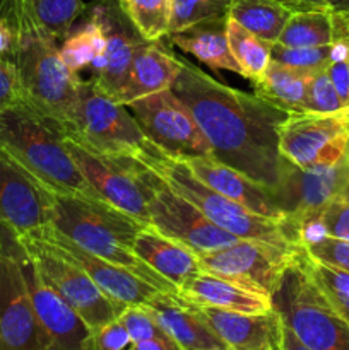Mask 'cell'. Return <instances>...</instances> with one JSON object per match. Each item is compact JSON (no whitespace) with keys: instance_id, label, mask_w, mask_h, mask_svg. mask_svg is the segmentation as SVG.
Returning a JSON list of instances; mask_svg holds the SVG:
<instances>
[{"instance_id":"cell-1","label":"cell","mask_w":349,"mask_h":350,"mask_svg":"<svg viewBox=\"0 0 349 350\" xmlns=\"http://www.w3.org/2000/svg\"><path fill=\"white\" fill-rule=\"evenodd\" d=\"M171 91L192 113L216 159L269 190L279 185L284 166L279 129L286 111L221 84L181 57Z\"/></svg>"},{"instance_id":"cell-2","label":"cell","mask_w":349,"mask_h":350,"mask_svg":"<svg viewBox=\"0 0 349 350\" xmlns=\"http://www.w3.org/2000/svg\"><path fill=\"white\" fill-rule=\"evenodd\" d=\"M51 197V228L92 255L130 270L163 293H180L177 286L161 277L133 253L137 232L149 224L137 221L101 198L60 195L53 191Z\"/></svg>"},{"instance_id":"cell-3","label":"cell","mask_w":349,"mask_h":350,"mask_svg":"<svg viewBox=\"0 0 349 350\" xmlns=\"http://www.w3.org/2000/svg\"><path fill=\"white\" fill-rule=\"evenodd\" d=\"M0 152L53 193L101 198L72 159L64 133L24 103L0 111Z\"/></svg>"},{"instance_id":"cell-4","label":"cell","mask_w":349,"mask_h":350,"mask_svg":"<svg viewBox=\"0 0 349 350\" xmlns=\"http://www.w3.org/2000/svg\"><path fill=\"white\" fill-rule=\"evenodd\" d=\"M58 41L38 24L27 0H19V36L14 51L23 103L67 135L81 77L62 60Z\"/></svg>"},{"instance_id":"cell-5","label":"cell","mask_w":349,"mask_h":350,"mask_svg":"<svg viewBox=\"0 0 349 350\" xmlns=\"http://www.w3.org/2000/svg\"><path fill=\"white\" fill-rule=\"evenodd\" d=\"M132 157L156 173L171 190L190 202L212 224L224 229L229 234L240 239L266 241L270 245L284 246V248H294L300 245L298 231L293 224L287 221H276V219L253 214L248 208L229 200L224 195L202 183L185 166L180 157L163 152L149 140Z\"/></svg>"},{"instance_id":"cell-6","label":"cell","mask_w":349,"mask_h":350,"mask_svg":"<svg viewBox=\"0 0 349 350\" xmlns=\"http://www.w3.org/2000/svg\"><path fill=\"white\" fill-rule=\"evenodd\" d=\"M65 137L109 157H132L147 142L132 113L92 79L79 82L70 129Z\"/></svg>"},{"instance_id":"cell-7","label":"cell","mask_w":349,"mask_h":350,"mask_svg":"<svg viewBox=\"0 0 349 350\" xmlns=\"http://www.w3.org/2000/svg\"><path fill=\"white\" fill-rule=\"evenodd\" d=\"M272 303L284 325L310 350H349V323L315 289L300 255L284 273Z\"/></svg>"},{"instance_id":"cell-8","label":"cell","mask_w":349,"mask_h":350,"mask_svg":"<svg viewBox=\"0 0 349 350\" xmlns=\"http://www.w3.org/2000/svg\"><path fill=\"white\" fill-rule=\"evenodd\" d=\"M44 282L86 321L91 330L116 320L122 313L82 267L44 245L38 236H14Z\"/></svg>"},{"instance_id":"cell-9","label":"cell","mask_w":349,"mask_h":350,"mask_svg":"<svg viewBox=\"0 0 349 350\" xmlns=\"http://www.w3.org/2000/svg\"><path fill=\"white\" fill-rule=\"evenodd\" d=\"M137 176L147 190L149 226L163 234L183 243L197 255L233 245L240 238L212 224L190 202L171 190L156 173L130 157Z\"/></svg>"},{"instance_id":"cell-10","label":"cell","mask_w":349,"mask_h":350,"mask_svg":"<svg viewBox=\"0 0 349 350\" xmlns=\"http://www.w3.org/2000/svg\"><path fill=\"white\" fill-rule=\"evenodd\" d=\"M349 146V108L339 113H287L279 129V154L300 170L331 166Z\"/></svg>"},{"instance_id":"cell-11","label":"cell","mask_w":349,"mask_h":350,"mask_svg":"<svg viewBox=\"0 0 349 350\" xmlns=\"http://www.w3.org/2000/svg\"><path fill=\"white\" fill-rule=\"evenodd\" d=\"M300 245L294 248L266 241L238 239L233 245L198 255L201 269L226 277L257 293L272 297L286 270L296 262Z\"/></svg>"},{"instance_id":"cell-12","label":"cell","mask_w":349,"mask_h":350,"mask_svg":"<svg viewBox=\"0 0 349 350\" xmlns=\"http://www.w3.org/2000/svg\"><path fill=\"white\" fill-rule=\"evenodd\" d=\"M129 108L146 139L163 152L180 159L214 157L201 126L171 89L135 99Z\"/></svg>"},{"instance_id":"cell-13","label":"cell","mask_w":349,"mask_h":350,"mask_svg":"<svg viewBox=\"0 0 349 350\" xmlns=\"http://www.w3.org/2000/svg\"><path fill=\"white\" fill-rule=\"evenodd\" d=\"M10 234V232H9ZM0 248V350H48L14 236Z\"/></svg>"},{"instance_id":"cell-14","label":"cell","mask_w":349,"mask_h":350,"mask_svg":"<svg viewBox=\"0 0 349 350\" xmlns=\"http://www.w3.org/2000/svg\"><path fill=\"white\" fill-rule=\"evenodd\" d=\"M272 200L298 231V224L334 198H349V146L337 163L300 170L284 161L279 185L270 190Z\"/></svg>"},{"instance_id":"cell-15","label":"cell","mask_w":349,"mask_h":350,"mask_svg":"<svg viewBox=\"0 0 349 350\" xmlns=\"http://www.w3.org/2000/svg\"><path fill=\"white\" fill-rule=\"evenodd\" d=\"M65 147L84 180L105 202L149 224L147 190L137 176L130 157H109L65 137Z\"/></svg>"},{"instance_id":"cell-16","label":"cell","mask_w":349,"mask_h":350,"mask_svg":"<svg viewBox=\"0 0 349 350\" xmlns=\"http://www.w3.org/2000/svg\"><path fill=\"white\" fill-rule=\"evenodd\" d=\"M29 234L38 236L51 250H55L62 256H65V258L72 260L79 267H82L86 270V273L94 280L96 286L122 311L127 306L147 304L156 294L163 293V291L151 286L149 282L140 279L139 275H135L130 270L115 265V263L108 262V260L101 258V256L92 255L88 250L81 248L72 239H68L67 236L58 232L51 226L38 229V231L29 232Z\"/></svg>"},{"instance_id":"cell-17","label":"cell","mask_w":349,"mask_h":350,"mask_svg":"<svg viewBox=\"0 0 349 350\" xmlns=\"http://www.w3.org/2000/svg\"><path fill=\"white\" fill-rule=\"evenodd\" d=\"M89 12L98 19L103 31V50L92 64V81L109 96H115L133 57L147 40L129 19L120 0H96Z\"/></svg>"},{"instance_id":"cell-18","label":"cell","mask_w":349,"mask_h":350,"mask_svg":"<svg viewBox=\"0 0 349 350\" xmlns=\"http://www.w3.org/2000/svg\"><path fill=\"white\" fill-rule=\"evenodd\" d=\"M51 205V191L0 152V229L23 236L47 228Z\"/></svg>"},{"instance_id":"cell-19","label":"cell","mask_w":349,"mask_h":350,"mask_svg":"<svg viewBox=\"0 0 349 350\" xmlns=\"http://www.w3.org/2000/svg\"><path fill=\"white\" fill-rule=\"evenodd\" d=\"M21 262L38 320L47 334L48 350H91V328L44 282L23 250Z\"/></svg>"},{"instance_id":"cell-20","label":"cell","mask_w":349,"mask_h":350,"mask_svg":"<svg viewBox=\"0 0 349 350\" xmlns=\"http://www.w3.org/2000/svg\"><path fill=\"white\" fill-rule=\"evenodd\" d=\"M194 308L228 350H284V321L276 310L245 314L197 304Z\"/></svg>"},{"instance_id":"cell-21","label":"cell","mask_w":349,"mask_h":350,"mask_svg":"<svg viewBox=\"0 0 349 350\" xmlns=\"http://www.w3.org/2000/svg\"><path fill=\"white\" fill-rule=\"evenodd\" d=\"M181 161L202 183L248 208L253 214L276 221H287L284 212L274 204L269 188L257 183L242 171L221 163L216 157H187Z\"/></svg>"},{"instance_id":"cell-22","label":"cell","mask_w":349,"mask_h":350,"mask_svg":"<svg viewBox=\"0 0 349 350\" xmlns=\"http://www.w3.org/2000/svg\"><path fill=\"white\" fill-rule=\"evenodd\" d=\"M180 72V57L173 53L163 41H147L133 57L122 88L113 99L129 106L135 99L154 92L168 91Z\"/></svg>"},{"instance_id":"cell-23","label":"cell","mask_w":349,"mask_h":350,"mask_svg":"<svg viewBox=\"0 0 349 350\" xmlns=\"http://www.w3.org/2000/svg\"><path fill=\"white\" fill-rule=\"evenodd\" d=\"M144 306L183 350L226 349L221 338L202 320L194 304L180 296V293H159Z\"/></svg>"},{"instance_id":"cell-24","label":"cell","mask_w":349,"mask_h":350,"mask_svg":"<svg viewBox=\"0 0 349 350\" xmlns=\"http://www.w3.org/2000/svg\"><path fill=\"white\" fill-rule=\"evenodd\" d=\"M180 296L197 306L245 314H263L274 310L272 297L257 293L226 277L201 270L180 287Z\"/></svg>"},{"instance_id":"cell-25","label":"cell","mask_w":349,"mask_h":350,"mask_svg":"<svg viewBox=\"0 0 349 350\" xmlns=\"http://www.w3.org/2000/svg\"><path fill=\"white\" fill-rule=\"evenodd\" d=\"M133 253L161 277L180 287L201 272L198 255L183 243L163 234L153 226H144L133 241Z\"/></svg>"},{"instance_id":"cell-26","label":"cell","mask_w":349,"mask_h":350,"mask_svg":"<svg viewBox=\"0 0 349 350\" xmlns=\"http://www.w3.org/2000/svg\"><path fill=\"white\" fill-rule=\"evenodd\" d=\"M226 21L222 19L204 21L194 26H188L177 33L168 34L171 44L180 48L185 53H190L207 67L214 70H231L242 75L240 65L229 51L228 36H226Z\"/></svg>"},{"instance_id":"cell-27","label":"cell","mask_w":349,"mask_h":350,"mask_svg":"<svg viewBox=\"0 0 349 350\" xmlns=\"http://www.w3.org/2000/svg\"><path fill=\"white\" fill-rule=\"evenodd\" d=\"M308 72L296 70L270 60L269 67L253 84L255 96L286 113L305 111Z\"/></svg>"},{"instance_id":"cell-28","label":"cell","mask_w":349,"mask_h":350,"mask_svg":"<svg viewBox=\"0 0 349 350\" xmlns=\"http://www.w3.org/2000/svg\"><path fill=\"white\" fill-rule=\"evenodd\" d=\"M294 10L279 0H231L229 19L267 43H276Z\"/></svg>"},{"instance_id":"cell-29","label":"cell","mask_w":349,"mask_h":350,"mask_svg":"<svg viewBox=\"0 0 349 350\" xmlns=\"http://www.w3.org/2000/svg\"><path fill=\"white\" fill-rule=\"evenodd\" d=\"M334 21L327 9L294 10L276 43L284 46H327L332 43Z\"/></svg>"},{"instance_id":"cell-30","label":"cell","mask_w":349,"mask_h":350,"mask_svg":"<svg viewBox=\"0 0 349 350\" xmlns=\"http://www.w3.org/2000/svg\"><path fill=\"white\" fill-rule=\"evenodd\" d=\"M300 262L325 303L349 323V272L317 262L307 255L303 246L300 250Z\"/></svg>"},{"instance_id":"cell-31","label":"cell","mask_w":349,"mask_h":350,"mask_svg":"<svg viewBox=\"0 0 349 350\" xmlns=\"http://www.w3.org/2000/svg\"><path fill=\"white\" fill-rule=\"evenodd\" d=\"M226 36H228L229 51L240 65L243 77L248 79L250 82H255L257 79L262 77L270 64V43L257 38L229 17L226 21Z\"/></svg>"},{"instance_id":"cell-32","label":"cell","mask_w":349,"mask_h":350,"mask_svg":"<svg viewBox=\"0 0 349 350\" xmlns=\"http://www.w3.org/2000/svg\"><path fill=\"white\" fill-rule=\"evenodd\" d=\"M103 50V31L98 19L89 12L88 21L74 33H68L58 44L62 60L75 74L92 67Z\"/></svg>"},{"instance_id":"cell-33","label":"cell","mask_w":349,"mask_h":350,"mask_svg":"<svg viewBox=\"0 0 349 350\" xmlns=\"http://www.w3.org/2000/svg\"><path fill=\"white\" fill-rule=\"evenodd\" d=\"M123 10L147 41H159L170 34L173 0H120Z\"/></svg>"},{"instance_id":"cell-34","label":"cell","mask_w":349,"mask_h":350,"mask_svg":"<svg viewBox=\"0 0 349 350\" xmlns=\"http://www.w3.org/2000/svg\"><path fill=\"white\" fill-rule=\"evenodd\" d=\"M38 24L60 43L86 10L82 0H27Z\"/></svg>"},{"instance_id":"cell-35","label":"cell","mask_w":349,"mask_h":350,"mask_svg":"<svg viewBox=\"0 0 349 350\" xmlns=\"http://www.w3.org/2000/svg\"><path fill=\"white\" fill-rule=\"evenodd\" d=\"M231 0H173L170 34L197 23L228 17Z\"/></svg>"},{"instance_id":"cell-36","label":"cell","mask_w":349,"mask_h":350,"mask_svg":"<svg viewBox=\"0 0 349 350\" xmlns=\"http://www.w3.org/2000/svg\"><path fill=\"white\" fill-rule=\"evenodd\" d=\"M118 320L129 332L130 340L140 342V340H159L166 344L171 350H183L163 328L159 327L153 314L149 313L144 304H137V306H127L125 310L120 313Z\"/></svg>"},{"instance_id":"cell-37","label":"cell","mask_w":349,"mask_h":350,"mask_svg":"<svg viewBox=\"0 0 349 350\" xmlns=\"http://www.w3.org/2000/svg\"><path fill=\"white\" fill-rule=\"evenodd\" d=\"M270 60L301 72H317L331 64V44L327 46H284L281 43L270 44Z\"/></svg>"},{"instance_id":"cell-38","label":"cell","mask_w":349,"mask_h":350,"mask_svg":"<svg viewBox=\"0 0 349 350\" xmlns=\"http://www.w3.org/2000/svg\"><path fill=\"white\" fill-rule=\"evenodd\" d=\"M346 109L337 94L334 82L328 75L327 68L311 72L307 79L305 91V111L308 113H339Z\"/></svg>"},{"instance_id":"cell-39","label":"cell","mask_w":349,"mask_h":350,"mask_svg":"<svg viewBox=\"0 0 349 350\" xmlns=\"http://www.w3.org/2000/svg\"><path fill=\"white\" fill-rule=\"evenodd\" d=\"M303 250L317 262L349 272V241L325 236L311 245L303 246Z\"/></svg>"},{"instance_id":"cell-40","label":"cell","mask_w":349,"mask_h":350,"mask_svg":"<svg viewBox=\"0 0 349 350\" xmlns=\"http://www.w3.org/2000/svg\"><path fill=\"white\" fill-rule=\"evenodd\" d=\"M311 215L320 219L328 238L349 241V198H334Z\"/></svg>"},{"instance_id":"cell-41","label":"cell","mask_w":349,"mask_h":350,"mask_svg":"<svg viewBox=\"0 0 349 350\" xmlns=\"http://www.w3.org/2000/svg\"><path fill=\"white\" fill-rule=\"evenodd\" d=\"M23 103V88L12 57L0 55V111Z\"/></svg>"},{"instance_id":"cell-42","label":"cell","mask_w":349,"mask_h":350,"mask_svg":"<svg viewBox=\"0 0 349 350\" xmlns=\"http://www.w3.org/2000/svg\"><path fill=\"white\" fill-rule=\"evenodd\" d=\"M130 344L129 332L118 318L91 330V350H127Z\"/></svg>"},{"instance_id":"cell-43","label":"cell","mask_w":349,"mask_h":350,"mask_svg":"<svg viewBox=\"0 0 349 350\" xmlns=\"http://www.w3.org/2000/svg\"><path fill=\"white\" fill-rule=\"evenodd\" d=\"M328 75L334 82L337 94L344 108H349V57L341 62H332L327 67Z\"/></svg>"},{"instance_id":"cell-44","label":"cell","mask_w":349,"mask_h":350,"mask_svg":"<svg viewBox=\"0 0 349 350\" xmlns=\"http://www.w3.org/2000/svg\"><path fill=\"white\" fill-rule=\"evenodd\" d=\"M327 9L331 12L349 14V0H298L296 10Z\"/></svg>"},{"instance_id":"cell-45","label":"cell","mask_w":349,"mask_h":350,"mask_svg":"<svg viewBox=\"0 0 349 350\" xmlns=\"http://www.w3.org/2000/svg\"><path fill=\"white\" fill-rule=\"evenodd\" d=\"M283 345H284V350H310L307 345L301 344V342L298 340L296 335H294L286 325H284V332H283Z\"/></svg>"},{"instance_id":"cell-46","label":"cell","mask_w":349,"mask_h":350,"mask_svg":"<svg viewBox=\"0 0 349 350\" xmlns=\"http://www.w3.org/2000/svg\"><path fill=\"white\" fill-rule=\"evenodd\" d=\"M127 350H171L166 344L159 340H140L130 344V347Z\"/></svg>"},{"instance_id":"cell-47","label":"cell","mask_w":349,"mask_h":350,"mask_svg":"<svg viewBox=\"0 0 349 350\" xmlns=\"http://www.w3.org/2000/svg\"><path fill=\"white\" fill-rule=\"evenodd\" d=\"M279 2L286 3V5L291 7L293 10H296V7H298V0H279Z\"/></svg>"},{"instance_id":"cell-48","label":"cell","mask_w":349,"mask_h":350,"mask_svg":"<svg viewBox=\"0 0 349 350\" xmlns=\"http://www.w3.org/2000/svg\"><path fill=\"white\" fill-rule=\"evenodd\" d=\"M344 17V24H346V34H348V40H349V14H342Z\"/></svg>"},{"instance_id":"cell-49","label":"cell","mask_w":349,"mask_h":350,"mask_svg":"<svg viewBox=\"0 0 349 350\" xmlns=\"http://www.w3.org/2000/svg\"><path fill=\"white\" fill-rule=\"evenodd\" d=\"M209 350H228V349H209Z\"/></svg>"},{"instance_id":"cell-50","label":"cell","mask_w":349,"mask_h":350,"mask_svg":"<svg viewBox=\"0 0 349 350\" xmlns=\"http://www.w3.org/2000/svg\"><path fill=\"white\" fill-rule=\"evenodd\" d=\"M0 248H2V236H0Z\"/></svg>"}]
</instances>
